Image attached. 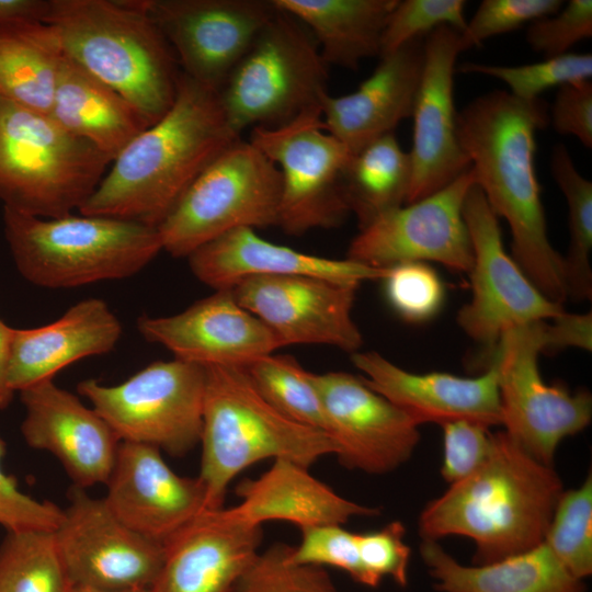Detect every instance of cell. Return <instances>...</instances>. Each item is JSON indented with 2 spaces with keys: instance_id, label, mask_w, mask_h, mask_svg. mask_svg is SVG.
I'll list each match as a JSON object with an SVG mask.
<instances>
[{
  "instance_id": "1",
  "label": "cell",
  "mask_w": 592,
  "mask_h": 592,
  "mask_svg": "<svg viewBox=\"0 0 592 592\" xmlns=\"http://www.w3.org/2000/svg\"><path fill=\"white\" fill-rule=\"evenodd\" d=\"M548 122L539 99L523 102L494 90L457 113V135L475 184L510 226L513 260L544 296L563 305V260L548 239L535 169L536 133Z\"/></svg>"
},
{
  "instance_id": "2",
  "label": "cell",
  "mask_w": 592,
  "mask_h": 592,
  "mask_svg": "<svg viewBox=\"0 0 592 592\" xmlns=\"http://www.w3.org/2000/svg\"><path fill=\"white\" fill-rule=\"evenodd\" d=\"M239 138L219 91L181 71L172 106L117 155L79 214L157 228L198 174Z\"/></svg>"
},
{
  "instance_id": "3",
  "label": "cell",
  "mask_w": 592,
  "mask_h": 592,
  "mask_svg": "<svg viewBox=\"0 0 592 592\" xmlns=\"http://www.w3.org/2000/svg\"><path fill=\"white\" fill-rule=\"evenodd\" d=\"M563 492L553 466L523 451L504 431L482 465L449 485L420 513L419 535L437 542L464 536L474 542V565L494 562L544 542Z\"/></svg>"
},
{
  "instance_id": "4",
  "label": "cell",
  "mask_w": 592,
  "mask_h": 592,
  "mask_svg": "<svg viewBox=\"0 0 592 592\" xmlns=\"http://www.w3.org/2000/svg\"><path fill=\"white\" fill-rule=\"evenodd\" d=\"M44 22L68 59L119 93L149 126L172 106L180 66L138 0H49Z\"/></svg>"
},
{
  "instance_id": "5",
  "label": "cell",
  "mask_w": 592,
  "mask_h": 592,
  "mask_svg": "<svg viewBox=\"0 0 592 592\" xmlns=\"http://www.w3.org/2000/svg\"><path fill=\"white\" fill-rule=\"evenodd\" d=\"M202 460L198 478L207 510L223 508L231 480L266 458L288 459L309 468L335 455L323 431L297 423L274 408L243 366H205L202 414Z\"/></svg>"
},
{
  "instance_id": "6",
  "label": "cell",
  "mask_w": 592,
  "mask_h": 592,
  "mask_svg": "<svg viewBox=\"0 0 592 592\" xmlns=\"http://www.w3.org/2000/svg\"><path fill=\"white\" fill-rule=\"evenodd\" d=\"M3 226L18 271L46 288L130 277L162 251L156 227L110 217L46 219L3 207Z\"/></svg>"
},
{
  "instance_id": "7",
  "label": "cell",
  "mask_w": 592,
  "mask_h": 592,
  "mask_svg": "<svg viewBox=\"0 0 592 592\" xmlns=\"http://www.w3.org/2000/svg\"><path fill=\"white\" fill-rule=\"evenodd\" d=\"M112 161L49 114L0 95V201L39 218L72 214L94 192Z\"/></svg>"
},
{
  "instance_id": "8",
  "label": "cell",
  "mask_w": 592,
  "mask_h": 592,
  "mask_svg": "<svg viewBox=\"0 0 592 592\" xmlns=\"http://www.w3.org/2000/svg\"><path fill=\"white\" fill-rule=\"evenodd\" d=\"M273 2V1H272ZM276 8V7H275ZM328 65L296 18L276 8L219 90L232 129L276 127L320 106Z\"/></svg>"
},
{
  "instance_id": "9",
  "label": "cell",
  "mask_w": 592,
  "mask_h": 592,
  "mask_svg": "<svg viewBox=\"0 0 592 592\" xmlns=\"http://www.w3.org/2000/svg\"><path fill=\"white\" fill-rule=\"evenodd\" d=\"M280 198L278 168L239 138L198 174L157 227L162 250L187 258L231 230L277 226Z\"/></svg>"
},
{
  "instance_id": "10",
  "label": "cell",
  "mask_w": 592,
  "mask_h": 592,
  "mask_svg": "<svg viewBox=\"0 0 592 592\" xmlns=\"http://www.w3.org/2000/svg\"><path fill=\"white\" fill-rule=\"evenodd\" d=\"M77 388L121 442L150 445L172 456L185 455L200 443L204 366L159 361L118 385L87 379Z\"/></svg>"
},
{
  "instance_id": "11",
  "label": "cell",
  "mask_w": 592,
  "mask_h": 592,
  "mask_svg": "<svg viewBox=\"0 0 592 592\" xmlns=\"http://www.w3.org/2000/svg\"><path fill=\"white\" fill-rule=\"evenodd\" d=\"M249 141L280 170L277 226L288 235L340 225L350 213L342 187L351 151L327 132L321 106L276 127H254Z\"/></svg>"
},
{
  "instance_id": "12",
  "label": "cell",
  "mask_w": 592,
  "mask_h": 592,
  "mask_svg": "<svg viewBox=\"0 0 592 592\" xmlns=\"http://www.w3.org/2000/svg\"><path fill=\"white\" fill-rule=\"evenodd\" d=\"M546 320L505 332L491 349L504 432L528 455L553 466L560 442L584 430L592 418L590 392L545 383L538 369Z\"/></svg>"
},
{
  "instance_id": "13",
  "label": "cell",
  "mask_w": 592,
  "mask_h": 592,
  "mask_svg": "<svg viewBox=\"0 0 592 592\" xmlns=\"http://www.w3.org/2000/svg\"><path fill=\"white\" fill-rule=\"evenodd\" d=\"M463 215L473 247V294L459 309L457 323L470 339L492 349L509 330L565 310L544 296L505 252L499 218L476 184L466 195Z\"/></svg>"
},
{
  "instance_id": "14",
  "label": "cell",
  "mask_w": 592,
  "mask_h": 592,
  "mask_svg": "<svg viewBox=\"0 0 592 592\" xmlns=\"http://www.w3.org/2000/svg\"><path fill=\"white\" fill-rule=\"evenodd\" d=\"M474 184L470 167L440 191L382 213L360 228L346 259L378 269L433 261L469 273L474 255L463 208Z\"/></svg>"
},
{
  "instance_id": "15",
  "label": "cell",
  "mask_w": 592,
  "mask_h": 592,
  "mask_svg": "<svg viewBox=\"0 0 592 592\" xmlns=\"http://www.w3.org/2000/svg\"><path fill=\"white\" fill-rule=\"evenodd\" d=\"M72 585L122 591L150 589L161 569L164 546L136 533L103 498L73 486L69 505L54 531Z\"/></svg>"
},
{
  "instance_id": "16",
  "label": "cell",
  "mask_w": 592,
  "mask_h": 592,
  "mask_svg": "<svg viewBox=\"0 0 592 592\" xmlns=\"http://www.w3.org/2000/svg\"><path fill=\"white\" fill-rule=\"evenodd\" d=\"M181 71L217 91L276 8L265 0H138Z\"/></svg>"
},
{
  "instance_id": "17",
  "label": "cell",
  "mask_w": 592,
  "mask_h": 592,
  "mask_svg": "<svg viewBox=\"0 0 592 592\" xmlns=\"http://www.w3.org/2000/svg\"><path fill=\"white\" fill-rule=\"evenodd\" d=\"M323 405L327 433L340 464L369 475H385L412 456L419 424L374 391L362 377L345 372H310Z\"/></svg>"
},
{
  "instance_id": "18",
  "label": "cell",
  "mask_w": 592,
  "mask_h": 592,
  "mask_svg": "<svg viewBox=\"0 0 592 592\" xmlns=\"http://www.w3.org/2000/svg\"><path fill=\"white\" fill-rule=\"evenodd\" d=\"M360 285L310 275L249 277L231 291L283 346L323 344L349 353L363 344L352 309Z\"/></svg>"
},
{
  "instance_id": "19",
  "label": "cell",
  "mask_w": 592,
  "mask_h": 592,
  "mask_svg": "<svg viewBox=\"0 0 592 592\" xmlns=\"http://www.w3.org/2000/svg\"><path fill=\"white\" fill-rule=\"evenodd\" d=\"M465 52L460 32L447 25L423 42V67L413 112L411 181L406 204L422 200L467 171L470 159L457 135L454 76Z\"/></svg>"
},
{
  "instance_id": "20",
  "label": "cell",
  "mask_w": 592,
  "mask_h": 592,
  "mask_svg": "<svg viewBox=\"0 0 592 592\" xmlns=\"http://www.w3.org/2000/svg\"><path fill=\"white\" fill-rule=\"evenodd\" d=\"M141 337L163 345L174 358L201 366H247L283 348L275 334L242 307L231 289H217L167 317L140 316Z\"/></svg>"
},
{
  "instance_id": "21",
  "label": "cell",
  "mask_w": 592,
  "mask_h": 592,
  "mask_svg": "<svg viewBox=\"0 0 592 592\" xmlns=\"http://www.w3.org/2000/svg\"><path fill=\"white\" fill-rule=\"evenodd\" d=\"M103 498L114 515L144 537L164 545L207 510L201 479L177 475L157 447L121 442Z\"/></svg>"
},
{
  "instance_id": "22",
  "label": "cell",
  "mask_w": 592,
  "mask_h": 592,
  "mask_svg": "<svg viewBox=\"0 0 592 592\" xmlns=\"http://www.w3.org/2000/svg\"><path fill=\"white\" fill-rule=\"evenodd\" d=\"M19 392L27 445L54 455L76 487L106 483L121 441L96 411L53 379Z\"/></svg>"
},
{
  "instance_id": "23",
  "label": "cell",
  "mask_w": 592,
  "mask_h": 592,
  "mask_svg": "<svg viewBox=\"0 0 592 592\" xmlns=\"http://www.w3.org/2000/svg\"><path fill=\"white\" fill-rule=\"evenodd\" d=\"M351 361L368 387L419 425L459 420L487 428L502 423L498 372L492 363L479 376L460 377L411 373L375 351L352 353Z\"/></svg>"
},
{
  "instance_id": "24",
  "label": "cell",
  "mask_w": 592,
  "mask_h": 592,
  "mask_svg": "<svg viewBox=\"0 0 592 592\" xmlns=\"http://www.w3.org/2000/svg\"><path fill=\"white\" fill-rule=\"evenodd\" d=\"M261 526L205 510L164 546L151 592H232L259 554Z\"/></svg>"
},
{
  "instance_id": "25",
  "label": "cell",
  "mask_w": 592,
  "mask_h": 592,
  "mask_svg": "<svg viewBox=\"0 0 592 592\" xmlns=\"http://www.w3.org/2000/svg\"><path fill=\"white\" fill-rule=\"evenodd\" d=\"M424 37L380 56L373 73L345 95L327 93L321 116L328 133L355 153L411 117L423 67Z\"/></svg>"
},
{
  "instance_id": "26",
  "label": "cell",
  "mask_w": 592,
  "mask_h": 592,
  "mask_svg": "<svg viewBox=\"0 0 592 592\" xmlns=\"http://www.w3.org/2000/svg\"><path fill=\"white\" fill-rule=\"evenodd\" d=\"M187 259L195 277L215 291L231 289L254 276L310 275L360 285L364 281L384 280L388 273V267L318 257L276 244L252 228L231 230L198 248Z\"/></svg>"
},
{
  "instance_id": "27",
  "label": "cell",
  "mask_w": 592,
  "mask_h": 592,
  "mask_svg": "<svg viewBox=\"0 0 592 592\" xmlns=\"http://www.w3.org/2000/svg\"><path fill=\"white\" fill-rule=\"evenodd\" d=\"M122 325L101 298L72 305L57 320L31 329H13L8 384L15 392L53 377L70 364L111 352Z\"/></svg>"
},
{
  "instance_id": "28",
  "label": "cell",
  "mask_w": 592,
  "mask_h": 592,
  "mask_svg": "<svg viewBox=\"0 0 592 592\" xmlns=\"http://www.w3.org/2000/svg\"><path fill=\"white\" fill-rule=\"evenodd\" d=\"M236 492L241 500L225 508L227 513L255 526L267 521H285L303 530L343 525L352 517L379 514L378 508L341 497L311 476L307 467L288 459H275L259 478L240 482Z\"/></svg>"
},
{
  "instance_id": "29",
  "label": "cell",
  "mask_w": 592,
  "mask_h": 592,
  "mask_svg": "<svg viewBox=\"0 0 592 592\" xmlns=\"http://www.w3.org/2000/svg\"><path fill=\"white\" fill-rule=\"evenodd\" d=\"M419 553L439 592H587L545 542L486 565H463L435 540L422 539Z\"/></svg>"
},
{
  "instance_id": "30",
  "label": "cell",
  "mask_w": 592,
  "mask_h": 592,
  "mask_svg": "<svg viewBox=\"0 0 592 592\" xmlns=\"http://www.w3.org/2000/svg\"><path fill=\"white\" fill-rule=\"evenodd\" d=\"M50 116L113 161L149 124L119 93L64 55Z\"/></svg>"
},
{
  "instance_id": "31",
  "label": "cell",
  "mask_w": 592,
  "mask_h": 592,
  "mask_svg": "<svg viewBox=\"0 0 592 592\" xmlns=\"http://www.w3.org/2000/svg\"><path fill=\"white\" fill-rule=\"evenodd\" d=\"M303 23L325 62L355 70L380 56L382 38L397 0H272Z\"/></svg>"
},
{
  "instance_id": "32",
  "label": "cell",
  "mask_w": 592,
  "mask_h": 592,
  "mask_svg": "<svg viewBox=\"0 0 592 592\" xmlns=\"http://www.w3.org/2000/svg\"><path fill=\"white\" fill-rule=\"evenodd\" d=\"M64 53L53 29L42 21L0 27V95L49 114Z\"/></svg>"
},
{
  "instance_id": "33",
  "label": "cell",
  "mask_w": 592,
  "mask_h": 592,
  "mask_svg": "<svg viewBox=\"0 0 592 592\" xmlns=\"http://www.w3.org/2000/svg\"><path fill=\"white\" fill-rule=\"evenodd\" d=\"M411 181L409 152L394 133L353 153L343 171L342 187L360 228L376 216L406 204Z\"/></svg>"
},
{
  "instance_id": "34",
  "label": "cell",
  "mask_w": 592,
  "mask_h": 592,
  "mask_svg": "<svg viewBox=\"0 0 592 592\" xmlns=\"http://www.w3.org/2000/svg\"><path fill=\"white\" fill-rule=\"evenodd\" d=\"M550 171L568 206L569 247L562 257L567 297L588 300L592 295V182L579 173L563 144L551 150Z\"/></svg>"
},
{
  "instance_id": "35",
  "label": "cell",
  "mask_w": 592,
  "mask_h": 592,
  "mask_svg": "<svg viewBox=\"0 0 592 592\" xmlns=\"http://www.w3.org/2000/svg\"><path fill=\"white\" fill-rule=\"evenodd\" d=\"M54 532H8L0 545V592H70Z\"/></svg>"
},
{
  "instance_id": "36",
  "label": "cell",
  "mask_w": 592,
  "mask_h": 592,
  "mask_svg": "<svg viewBox=\"0 0 592 592\" xmlns=\"http://www.w3.org/2000/svg\"><path fill=\"white\" fill-rule=\"evenodd\" d=\"M244 368L262 396L281 413L327 433L323 405L310 379V372L295 358L272 353Z\"/></svg>"
},
{
  "instance_id": "37",
  "label": "cell",
  "mask_w": 592,
  "mask_h": 592,
  "mask_svg": "<svg viewBox=\"0 0 592 592\" xmlns=\"http://www.w3.org/2000/svg\"><path fill=\"white\" fill-rule=\"evenodd\" d=\"M544 542L576 578L592 573V475L574 489L563 490Z\"/></svg>"
},
{
  "instance_id": "38",
  "label": "cell",
  "mask_w": 592,
  "mask_h": 592,
  "mask_svg": "<svg viewBox=\"0 0 592 592\" xmlns=\"http://www.w3.org/2000/svg\"><path fill=\"white\" fill-rule=\"evenodd\" d=\"M459 71L499 79L509 87L508 92L515 99L533 102L550 88L591 80L592 55L567 53L520 66L465 62L459 66Z\"/></svg>"
},
{
  "instance_id": "39",
  "label": "cell",
  "mask_w": 592,
  "mask_h": 592,
  "mask_svg": "<svg viewBox=\"0 0 592 592\" xmlns=\"http://www.w3.org/2000/svg\"><path fill=\"white\" fill-rule=\"evenodd\" d=\"M277 543L259 553L232 592H339L323 567L294 562Z\"/></svg>"
},
{
  "instance_id": "40",
  "label": "cell",
  "mask_w": 592,
  "mask_h": 592,
  "mask_svg": "<svg viewBox=\"0 0 592 592\" xmlns=\"http://www.w3.org/2000/svg\"><path fill=\"white\" fill-rule=\"evenodd\" d=\"M465 7L463 0H397L384 30L380 56L443 25L464 31Z\"/></svg>"
},
{
  "instance_id": "41",
  "label": "cell",
  "mask_w": 592,
  "mask_h": 592,
  "mask_svg": "<svg viewBox=\"0 0 592 592\" xmlns=\"http://www.w3.org/2000/svg\"><path fill=\"white\" fill-rule=\"evenodd\" d=\"M383 281L389 304L407 321H426L437 314L443 304V284L426 263L392 265Z\"/></svg>"
},
{
  "instance_id": "42",
  "label": "cell",
  "mask_w": 592,
  "mask_h": 592,
  "mask_svg": "<svg viewBox=\"0 0 592 592\" xmlns=\"http://www.w3.org/2000/svg\"><path fill=\"white\" fill-rule=\"evenodd\" d=\"M300 532V543L291 547L289 557L294 562L334 567L367 587V577L358 553L357 533L337 524L307 527Z\"/></svg>"
},
{
  "instance_id": "43",
  "label": "cell",
  "mask_w": 592,
  "mask_h": 592,
  "mask_svg": "<svg viewBox=\"0 0 592 592\" xmlns=\"http://www.w3.org/2000/svg\"><path fill=\"white\" fill-rule=\"evenodd\" d=\"M560 0H483L460 32L464 49L558 12Z\"/></svg>"
},
{
  "instance_id": "44",
  "label": "cell",
  "mask_w": 592,
  "mask_h": 592,
  "mask_svg": "<svg viewBox=\"0 0 592 592\" xmlns=\"http://www.w3.org/2000/svg\"><path fill=\"white\" fill-rule=\"evenodd\" d=\"M405 525L399 521L375 532L357 533L358 553L368 588L378 587L385 577L400 587L408 584L411 549L405 542Z\"/></svg>"
},
{
  "instance_id": "45",
  "label": "cell",
  "mask_w": 592,
  "mask_h": 592,
  "mask_svg": "<svg viewBox=\"0 0 592 592\" xmlns=\"http://www.w3.org/2000/svg\"><path fill=\"white\" fill-rule=\"evenodd\" d=\"M592 36V1L571 0L548 16L528 24L526 42L546 58L569 53V48Z\"/></svg>"
},
{
  "instance_id": "46",
  "label": "cell",
  "mask_w": 592,
  "mask_h": 592,
  "mask_svg": "<svg viewBox=\"0 0 592 592\" xmlns=\"http://www.w3.org/2000/svg\"><path fill=\"white\" fill-rule=\"evenodd\" d=\"M443 459L441 476L448 485L463 480L478 469L493 446L489 428L471 421H452L441 425Z\"/></svg>"
},
{
  "instance_id": "47",
  "label": "cell",
  "mask_w": 592,
  "mask_h": 592,
  "mask_svg": "<svg viewBox=\"0 0 592 592\" xmlns=\"http://www.w3.org/2000/svg\"><path fill=\"white\" fill-rule=\"evenodd\" d=\"M4 443L0 439V525L8 532L42 530L54 532L64 510L49 501H38L19 490L15 480L1 467Z\"/></svg>"
},
{
  "instance_id": "48",
  "label": "cell",
  "mask_w": 592,
  "mask_h": 592,
  "mask_svg": "<svg viewBox=\"0 0 592 592\" xmlns=\"http://www.w3.org/2000/svg\"><path fill=\"white\" fill-rule=\"evenodd\" d=\"M549 121L557 133L573 136L590 149L592 147L591 80L559 87Z\"/></svg>"
},
{
  "instance_id": "49",
  "label": "cell",
  "mask_w": 592,
  "mask_h": 592,
  "mask_svg": "<svg viewBox=\"0 0 592 592\" xmlns=\"http://www.w3.org/2000/svg\"><path fill=\"white\" fill-rule=\"evenodd\" d=\"M544 322L542 353H556L566 348L591 351L592 315L569 314L566 310Z\"/></svg>"
},
{
  "instance_id": "50",
  "label": "cell",
  "mask_w": 592,
  "mask_h": 592,
  "mask_svg": "<svg viewBox=\"0 0 592 592\" xmlns=\"http://www.w3.org/2000/svg\"><path fill=\"white\" fill-rule=\"evenodd\" d=\"M49 0H0V27L25 21H42Z\"/></svg>"
},
{
  "instance_id": "51",
  "label": "cell",
  "mask_w": 592,
  "mask_h": 592,
  "mask_svg": "<svg viewBox=\"0 0 592 592\" xmlns=\"http://www.w3.org/2000/svg\"><path fill=\"white\" fill-rule=\"evenodd\" d=\"M12 334L13 328L0 319V410L5 409L10 405L14 394L8 384Z\"/></svg>"
},
{
  "instance_id": "52",
  "label": "cell",
  "mask_w": 592,
  "mask_h": 592,
  "mask_svg": "<svg viewBox=\"0 0 592 592\" xmlns=\"http://www.w3.org/2000/svg\"><path fill=\"white\" fill-rule=\"evenodd\" d=\"M70 592H151L150 589H138V590H122V591H111V590H100L89 587L72 585Z\"/></svg>"
}]
</instances>
